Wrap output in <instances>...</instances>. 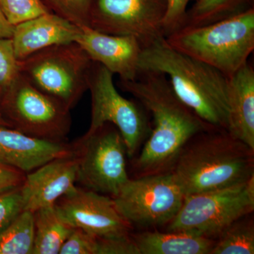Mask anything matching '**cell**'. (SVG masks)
Returning a JSON list of instances; mask_svg holds the SVG:
<instances>
[{
  "label": "cell",
  "instance_id": "484cf974",
  "mask_svg": "<svg viewBox=\"0 0 254 254\" xmlns=\"http://www.w3.org/2000/svg\"><path fill=\"white\" fill-rule=\"evenodd\" d=\"M24 210L21 187L0 193V235Z\"/></svg>",
  "mask_w": 254,
  "mask_h": 254
},
{
  "label": "cell",
  "instance_id": "6da1fadb",
  "mask_svg": "<svg viewBox=\"0 0 254 254\" xmlns=\"http://www.w3.org/2000/svg\"><path fill=\"white\" fill-rule=\"evenodd\" d=\"M153 118L141 153L133 160L136 177L170 173L184 145L200 132L217 128L201 120L177 97L166 75L141 71L133 81H119Z\"/></svg>",
  "mask_w": 254,
  "mask_h": 254
},
{
  "label": "cell",
  "instance_id": "ffe728a7",
  "mask_svg": "<svg viewBox=\"0 0 254 254\" xmlns=\"http://www.w3.org/2000/svg\"><path fill=\"white\" fill-rule=\"evenodd\" d=\"M253 7L254 0H195L187 9L182 27L216 22Z\"/></svg>",
  "mask_w": 254,
  "mask_h": 254
},
{
  "label": "cell",
  "instance_id": "83f0119b",
  "mask_svg": "<svg viewBox=\"0 0 254 254\" xmlns=\"http://www.w3.org/2000/svg\"><path fill=\"white\" fill-rule=\"evenodd\" d=\"M96 254H140L131 237H98Z\"/></svg>",
  "mask_w": 254,
  "mask_h": 254
},
{
  "label": "cell",
  "instance_id": "7c38bea8",
  "mask_svg": "<svg viewBox=\"0 0 254 254\" xmlns=\"http://www.w3.org/2000/svg\"><path fill=\"white\" fill-rule=\"evenodd\" d=\"M55 205L68 225L95 236H128L133 228L118 211L112 197L83 187H76Z\"/></svg>",
  "mask_w": 254,
  "mask_h": 254
},
{
  "label": "cell",
  "instance_id": "4316f807",
  "mask_svg": "<svg viewBox=\"0 0 254 254\" xmlns=\"http://www.w3.org/2000/svg\"><path fill=\"white\" fill-rule=\"evenodd\" d=\"M98 237L80 228H73L60 254H96Z\"/></svg>",
  "mask_w": 254,
  "mask_h": 254
},
{
  "label": "cell",
  "instance_id": "d6986e66",
  "mask_svg": "<svg viewBox=\"0 0 254 254\" xmlns=\"http://www.w3.org/2000/svg\"><path fill=\"white\" fill-rule=\"evenodd\" d=\"M34 214V244L32 254H60L73 231L61 216L56 205L38 209Z\"/></svg>",
  "mask_w": 254,
  "mask_h": 254
},
{
  "label": "cell",
  "instance_id": "3957f363",
  "mask_svg": "<svg viewBox=\"0 0 254 254\" xmlns=\"http://www.w3.org/2000/svg\"><path fill=\"white\" fill-rule=\"evenodd\" d=\"M139 72L163 73L177 97L210 126L227 130L228 78L169 46L165 38L143 48Z\"/></svg>",
  "mask_w": 254,
  "mask_h": 254
},
{
  "label": "cell",
  "instance_id": "ac0fdd59",
  "mask_svg": "<svg viewBox=\"0 0 254 254\" xmlns=\"http://www.w3.org/2000/svg\"><path fill=\"white\" fill-rule=\"evenodd\" d=\"M140 254H210L215 240L187 232L132 234Z\"/></svg>",
  "mask_w": 254,
  "mask_h": 254
},
{
  "label": "cell",
  "instance_id": "f546056e",
  "mask_svg": "<svg viewBox=\"0 0 254 254\" xmlns=\"http://www.w3.org/2000/svg\"><path fill=\"white\" fill-rule=\"evenodd\" d=\"M26 174L0 161V193L21 187Z\"/></svg>",
  "mask_w": 254,
  "mask_h": 254
},
{
  "label": "cell",
  "instance_id": "7402d4cb",
  "mask_svg": "<svg viewBox=\"0 0 254 254\" xmlns=\"http://www.w3.org/2000/svg\"><path fill=\"white\" fill-rule=\"evenodd\" d=\"M34 234V214L23 210L0 235V254H32Z\"/></svg>",
  "mask_w": 254,
  "mask_h": 254
},
{
  "label": "cell",
  "instance_id": "d4e9b609",
  "mask_svg": "<svg viewBox=\"0 0 254 254\" xmlns=\"http://www.w3.org/2000/svg\"><path fill=\"white\" fill-rule=\"evenodd\" d=\"M20 75L19 64L11 38H0V96Z\"/></svg>",
  "mask_w": 254,
  "mask_h": 254
},
{
  "label": "cell",
  "instance_id": "277c9868",
  "mask_svg": "<svg viewBox=\"0 0 254 254\" xmlns=\"http://www.w3.org/2000/svg\"><path fill=\"white\" fill-rule=\"evenodd\" d=\"M165 39L174 49L230 77L253 53L254 7L216 22L180 28Z\"/></svg>",
  "mask_w": 254,
  "mask_h": 254
},
{
  "label": "cell",
  "instance_id": "8fae6325",
  "mask_svg": "<svg viewBox=\"0 0 254 254\" xmlns=\"http://www.w3.org/2000/svg\"><path fill=\"white\" fill-rule=\"evenodd\" d=\"M168 0H95L88 27L113 36L134 37L144 48L165 38Z\"/></svg>",
  "mask_w": 254,
  "mask_h": 254
},
{
  "label": "cell",
  "instance_id": "9c48e42d",
  "mask_svg": "<svg viewBox=\"0 0 254 254\" xmlns=\"http://www.w3.org/2000/svg\"><path fill=\"white\" fill-rule=\"evenodd\" d=\"M114 74L103 65L93 62L88 76V91L91 97V120L87 132L105 123L118 128L132 158L149 136L152 125L146 110L137 100H128L120 94L113 81Z\"/></svg>",
  "mask_w": 254,
  "mask_h": 254
},
{
  "label": "cell",
  "instance_id": "f1b7e54d",
  "mask_svg": "<svg viewBox=\"0 0 254 254\" xmlns=\"http://www.w3.org/2000/svg\"><path fill=\"white\" fill-rule=\"evenodd\" d=\"M195 0H168V11L164 21L165 37L182 27L190 1Z\"/></svg>",
  "mask_w": 254,
  "mask_h": 254
},
{
  "label": "cell",
  "instance_id": "603a6c76",
  "mask_svg": "<svg viewBox=\"0 0 254 254\" xmlns=\"http://www.w3.org/2000/svg\"><path fill=\"white\" fill-rule=\"evenodd\" d=\"M51 12L80 27L88 26L95 0H41Z\"/></svg>",
  "mask_w": 254,
  "mask_h": 254
},
{
  "label": "cell",
  "instance_id": "2e32d148",
  "mask_svg": "<svg viewBox=\"0 0 254 254\" xmlns=\"http://www.w3.org/2000/svg\"><path fill=\"white\" fill-rule=\"evenodd\" d=\"M81 32L80 26L49 12L16 25L11 40L20 61L50 46L75 43Z\"/></svg>",
  "mask_w": 254,
  "mask_h": 254
},
{
  "label": "cell",
  "instance_id": "4dcf8cb0",
  "mask_svg": "<svg viewBox=\"0 0 254 254\" xmlns=\"http://www.w3.org/2000/svg\"><path fill=\"white\" fill-rule=\"evenodd\" d=\"M14 26L8 21L0 8V38H12Z\"/></svg>",
  "mask_w": 254,
  "mask_h": 254
},
{
  "label": "cell",
  "instance_id": "9a60e30c",
  "mask_svg": "<svg viewBox=\"0 0 254 254\" xmlns=\"http://www.w3.org/2000/svg\"><path fill=\"white\" fill-rule=\"evenodd\" d=\"M74 154L73 143L28 136L0 125V161L28 174L55 159Z\"/></svg>",
  "mask_w": 254,
  "mask_h": 254
},
{
  "label": "cell",
  "instance_id": "5bb4252c",
  "mask_svg": "<svg viewBox=\"0 0 254 254\" xmlns=\"http://www.w3.org/2000/svg\"><path fill=\"white\" fill-rule=\"evenodd\" d=\"M81 28V34L76 43L92 61L118 75L120 81L136 79L140 73L138 63L143 49L136 38L106 34L88 26Z\"/></svg>",
  "mask_w": 254,
  "mask_h": 254
},
{
  "label": "cell",
  "instance_id": "30bf717a",
  "mask_svg": "<svg viewBox=\"0 0 254 254\" xmlns=\"http://www.w3.org/2000/svg\"><path fill=\"white\" fill-rule=\"evenodd\" d=\"M185 198L171 172L129 178L113 197L123 218L132 227L143 228L168 225L176 216Z\"/></svg>",
  "mask_w": 254,
  "mask_h": 254
},
{
  "label": "cell",
  "instance_id": "cb8c5ba5",
  "mask_svg": "<svg viewBox=\"0 0 254 254\" xmlns=\"http://www.w3.org/2000/svg\"><path fill=\"white\" fill-rule=\"evenodd\" d=\"M0 8L14 26L51 12L41 0H0Z\"/></svg>",
  "mask_w": 254,
  "mask_h": 254
},
{
  "label": "cell",
  "instance_id": "44dd1931",
  "mask_svg": "<svg viewBox=\"0 0 254 254\" xmlns=\"http://www.w3.org/2000/svg\"><path fill=\"white\" fill-rule=\"evenodd\" d=\"M251 215L237 219L222 230L210 254H254V221Z\"/></svg>",
  "mask_w": 254,
  "mask_h": 254
},
{
  "label": "cell",
  "instance_id": "52a82bcc",
  "mask_svg": "<svg viewBox=\"0 0 254 254\" xmlns=\"http://www.w3.org/2000/svg\"><path fill=\"white\" fill-rule=\"evenodd\" d=\"M0 111L10 127L41 139L66 142L71 129L70 110L21 73L0 96Z\"/></svg>",
  "mask_w": 254,
  "mask_h": 254
},
{
  "label": "cell",
  "instance_id": "5b68a950",
  "mask_svg": "<svg viewBox=\"0 0 254 254\" xmlns=\"http://www.w3.org/2000/svg\"><path fill=\"white\" fill-rule=\"evenodd\" d=\"M93 63L76 42L50 46L18 61L21 76L70 110L88 91Z\"/></svg>",
  "mask_w": 254,
  "mask_h": 254
},
{
  "label": "cell",
  "instance_id": "ba28073f",
  "mask_svg": "<svg viewBox=\"0 0 254 254\" xmlns=\"http://www.w3.org/2000/svg\"><path fill=\"white\" fill-rule=\"evenodd\" d=\"M73 145L78 159L77 183L112 198L118 194L129 179L126 145L118 128L105 123Z\"/></svg>",
  "mask_w": 254,
  "mask_h": 254
},
{
  "label": "cell",
  "instance_id": "7a4b0ae2",
  "mask_svg": "<svg viewBox=\"0 0 254 254\" xmlns=\"http://www.w3.org/2000/svg\"><path fill=\"white\" fill-rule=\"evenodd\" d=\"M170 172L185 196L233 186L254 176V149L226 129L211 128L184 145Z\"/></svg>",
  "mask_w": 254,
  "mask_h": 254
},
{
  "label": "cell",
  "instance_id": "e0dca14e",
  "mask_svg": "<svg viewBox=\"0 0 254 254\" xmlns=\"http://www.w3.org/2000/svg\"><path fill=\"white\" fill-rule=\"evenodd\" d=\"M227 131L254 149V68L246 63L228 78Z\"/></svg>",
  "mask_w": 254,
  "mask_h": 254
},
{
  "label": "cell",
  "instance_id": "8992f818",
  "mask_svg": "<svg viewBox=\"0 0 254 254\" xmlns=\"http://www.w3.org/2000/svg\"><path fill=\"white\" fill-rule=\"evenodd\" d=\"M254 210V176L233 186L186 195L166 231L187 232L215 240L237 219Z\"/></svg>",
  "mask_w": 254,
  "mask_h": 254
},
{
  "label": "cell",
  "instance_id": "4fadbf2b",
  "mask_svg": "<svg viewBox=\"0 0 254 254\" xmlns=\"http://www.w3.org/2000/svg\"><path fill=\"white\" fill-rule=\"evenodd\" d=\"M77 173L78 159L73 154L55 159L26 174L21 186L24 210L34 213L55 205L76 188Z\"/></svg>",
  "mask_w": 254,
  "mask_h": 254
},
{
  "label": "cell",
  "instance_id": "1f68e13d",
  "mask_svg": "<svg viewBox=\"0 0 254 254\" xmlns=\"http://www.w3.org/2000/svg\"><path fill=\"white\" fill-rule=\"evenodd\" d=\"M0 125H4V126L10 127L9 123H8L7 122H6V120H5L4 117H3L2 114H1V111H0Z\"/></svg>",
  "mask_w": 254,
  "mask_h": 254
}]
</instances>
